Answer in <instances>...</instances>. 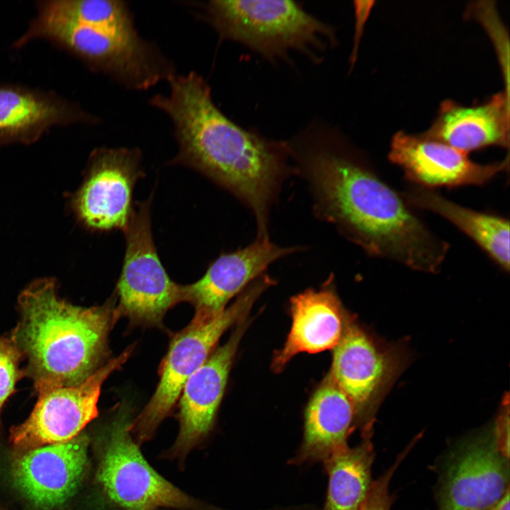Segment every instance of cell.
I'll list each match as a JSON object with an SVG mask.
<instances>
[{
    "label": "cell",
    "instance_id": "7",
    "mask_svg": "<svg viewBox=\"0 0 510 510\" xmlns=\"http://www.w3.org/2000/svg\"><path fill=\"white\" fill-rule=\"evenodd\" d=\"M152 200L151 195L134 205L123 230L125 252L116 286L119 304L115 313L131 323L158 327L183 297L182 285L170 278L157 251L151 228Z\"/></svg>",
    "mask_w": 510,
    "mask_h": 510
},
{
    "label": "cell",
    "instance_id": "27",
    "mask_svg": "<svg viewBox=\"0 0 510 510\" xmlns=\"http://www.w3.org/2000/svg\"><path fill=\"white\" fill-rule=\"evenodd\" d=\"M490 510H509V489L506 492L502 499Z\"/></svg>",
    "mask_w": 510,
    "mask_h": 510
},
{
    "label": "cell",
    "instance_id": "15",
    "mask_svg": "<svg viewBox=\"0 0 510 510\" xmlns=\"http://www.w3.org/2000/svg\"><path fill=\"white\" fill-rule=\"evenodd\" d=\"M88 442L85 434H79L65 442L27 450L12 463L14 484L40 507L63 503L74 493L82 478Z\"/></svg>",
    "mask_w": 510,
    "mask_h": 510
},
{
    "label": "cell",
    "instance_id": "24",
    "mask_svg": "<svg viewBox=\"0 0 510 510\" xmlns=\"http://www.w3.org/2000/svg\"><path fill=\"white\" fill-rule=\"evenodd\" d=\"M412 444L407 447L395 463L376 481L373 482L370 492L360 510H390L392 498L389 493L390 481L400 463L409 452Z\"/></svg>",
    "mask_w": 510,
    "mask_h": 510
},
{
    "label": "cell",
    "instance_id": "21",
    "mask_svg": "<svg viewBox=\"0 0 510 510\" xmlns=\"http://www.w3.org/2000/svg\"><path fill=\"white\" fill-rule=\"evenodd\" d=\"M408 204L435 212L465 233L503 270H509V221L455 203L429 188L415 186L402 194Z\"/></svg>",
    "mask_w": 510,
    "mask_h": 510
},
{
    "label": "cell",
    "instance_id": "5",
    "mask_svg": "<svg viewBox=\"0 0 510 510\" xmlns=\"http://www.w3.org/2000/svg\"><path fill=\"white\" fill-rule=\"evenodd\" d=\"M204 16L222 40L248 47L271 60L290 50L315 57L335 43L329 25L292 1L213 0L203 6Z\"/></svg>",
    "mask_w": 510,
    "mask_h": 510
},
{
    "label": "cell",
    "instance_id": "12",
    "mask_svg": "<svg viewBox=\"0 0 510 510\" xmlns=\"http://www.w3.org/2000/svg\"><path fill=\"white\" fill-rule=\"evenodd\" d=\"M334 348L329 378L352 402L363 436H371L379 402L400 369L398 356L378 345L350 319Z\"/></svg>",
    "mask_w": 510,
    "mask_h": 510
},
{
    "label": "cell",
    "instance_id": "19",
    "mask_svg": "<svg viewBox=\"0 0 510 510\" xmlns=\"http://www.w3.org/2000/svg\"><path fill=\"white\" fill-rule=\"evenodd\" d=\"M291 329L283 348L273 361L280 370L295 355L318 353L334 348L339 342L346 317L331 284L319 290L307 289L290 300Z\"/></svg>",
    "mask_w": 510,
    "mask_h": 510
},
{
    "label": "cell",
    "instance_id": "18",
    "mask_svg": "<svg viewBox=\"0 0 510 510\" xmlns=\"http://www.w3.org/2000/svg\"><path fill=\"white\" fill-rule=\"evenodd\" d=\"M246 327L242 320L228 341L212 353L183 385L180 395L177 447L193 446L210 430Z\"/></svg>",
    "mask_w": 510,
    "mask_h": 510
},
{
    "label": "cell",
    "instance_id": "20",
    "mask_svg": "<svg viewBox=\"0 0 510 510\" xmlns=\"http://www.w3.org/2000/svg\"><path fill=\"white\" fill-rule=\"evenodd\" d=\"M355 419L352 402L329 377L307 406L303 440L295 461L324 463L348 446L347 438Z\"/></svg>",
    "mask_w": 510,
    "mask_h": 510
},
{
    "label": "cell",
    "instance_id": "17",
    "mask_svg": "<svg viewBox=\"0 0 510 510\" xmlns=\"http://www.w3.org/2000/svg\"><path fill=\"white\" fill-rule=\"evenodd\" d=\"M509 94L498 92L487 101L463 106L452 100L441 103L424 136L468 154L490 146H509Z\"/></svg>",
    "mask_w": 510,
    "mask_h": 510
},
{
    "label": "cell",
    "instance_id": "1",
    "mask_svg": "<svg viewBox=\"0 0 510 510\" xmlns=\"http://www.w3.org/2000/svg\"><path fill=\"white\" fill-rule=\"evenodd\" d=\"M289 146L318 217L369 255L438 271L448 244L431 232L402 196L334 130L311 128Z\"/></svg>",
    "mask_w": 510,
    "mask_h": 510
},
{
    "label": "cell",
    "instance_id": "14",
    "mask_svg": "<svg viewBox=\"0 0 510 510\" xmlns=\"http://www.w3.org/2000/svg\"><path fill=\"white\" fill-rule=\"evenodd\" d=\"M300 249L280 246L268 237H257L244 248L220 254L199 280L182 285L183 301L194 306V319L212 318L225 309L230 299L264 274L269 265Z\"/></svg>",
    "mask_w": 510,
    "mask_h": 510
},
{
    "label": "cell",
    "instance_id": "23",
    "mask_svg": "<svg viewBox=\"0 0 510 510\" xmlns=\"http://www.w3.org/2000/svg\"><path fill=\"white\" fill-rule=\"evenodd\" d=\"M21 357L11 337L0 336V411L22 375L19 369Z\"/></svg>",
    "mask_w": 510,
    "mask_h": 510
},
{
    "label": "cell",
    "instance_id": "11",
    "mask_svg": "<svg viewBox=\"0 0 510 510\" xmlns=\"http://www.w3.org/2000/svg\"><path fill=\"white\" fill-rule=\"evenodd\" d=\"M509 459L499 449L494 428L464 441L443 471L438 510H490L509 489Z\"/></svg>",
    "mask_w": 510,
    "mask_h": 510
},
{
    "label": "cell",
    "instance_id": "22",
    "mask_svg": "<svg viewBox=\"0 0 510 510\" xmlns=\"http://www.w3.org/2000/svg\"><path fill=\"white\" fill-rule=\"evenodd\" d=\"M374 448L370 437L340 450L324 463L329 477L324 510H360L373 482Z\"/></svg>",
    "mask_w": 510,
    "mask_h": 510
},
{
    "label": "cell",
    "instance_id": "9",
    "mask_svg": "<svg viewBox=\"0 0 510 510\" xmlns=\"http://www.w3.org/2000/svg\"><path fill=\"white\" fill-rule=\"evenodd\" d=\"M133 346L108 361L76 386L49 387L37 390L38 399L30 415L11 430L18 448H33L69 441L98 414L97 403L106 379L128 359Z\"/></svg>",
    "mask_w": 510,
    "mask_h": 510
},
{
    "label": "cell",
    "instance_id": "4",
    "mask_svg": "<svg viewBox=\"0 0 510 510\" xmlns=\"http://www.w3.org/2000/svg\"><path fill=\"white\" fill-rule=\"evenodd\" d=\"M21 321L11 336L28 360L36 391L76 386L102 366L109 332L118 319L113 300L83 307L60 298L50 278L35 281L19 295Z\"/></svg>",
    "mask_w": 510,
    "mask_h": 510
},
{
    "label": "cell",
    "instance_id": "16",
    "mask_svg": "<svg viewBox=\"0 0 510 510\" xmlns=\"http://www.w3.org/2000/svg\"><path fill=\"white\" fill-rule=\"evenodd\" d=\"M97 120L77 104L52 91L0 84V145L29 144L52 127Z\"/></svg>",
    "mask_w": 510,
    "mask_h": 510
},
{
    "label": "cell",
    "instance_id": "26",
    "mask_svg": "<svg viewBox=\"0 0 510 510\" xmlns=\"http://www.w3.org/2000/svg\"><path fill=\"white\" fill-rule=\"evenodd\" d=\"M494 428L497 445L501 453L509 458V407H504Z\"/></svg>",
    "mask_w": 510,
    "mask_h": 510
},
{
    "label": "cell",
    "instance_id": "2",
    "mask_svg": "<svg viewBox=\"0 0 510 510\" xmlns=\"http://www.w3.org/2000/svg\"><path fill=\"white\" fill-rule=\"evenodd\" d=\"M167 81L169 93L153 96L149 103L173 123L178 152L171 163L198 171L232 193L251 211L258 237H268L272 204L295 170L289 164V144L232 121L198 73L174 74Z\"/></svg>",
    "mask_w": 510,
    "mask_h": 510
},
{
    "label": "cell",
    "instance_id": "6",
    "mask_svg": "<svg viewBox=\"0 0 510 510\" xmlns=\"http://www.w3.org/2000/svg\"><path fill=\"white\" fill-rule=\"evenodd\" d=\"M273 283L268 275L259 276L220 314L210 319L193 318L186 327L174 335L160 367L157 389L136 424L131 425L141 439L150 436L169 414L187 380L207 360L225 332L244 319L256 300Z\"/></svg>",
    "mask_w": 510,
    "mask_h": 510
},
{
    "label": "cell",
    "instance_id": "13",
    "mask_svg": "<svg viewBox=\"0 0 510 510\" xmlns=\"http://www.w3.org/2000/svg\"><path fill=\"white\" fill-rule=\"evenodd\" d=\"M388 158L402 168L407 179L429 189L482 185L507 171L509 164V154L500 162L478 164L445 143L404 131L392 137Z\"/></svg>",
    "mask_w": 510,
    "mask_h": 510
},
{
    "label": "cell",
    "instance_id": "10",
    "mask_svg": "<svg viewBox=\"0 0 510 510\" xmlns=\"http://www.w3.org/2000/svg\"><path fill=\"white\" fill-rule=\"evenodd\" d=\"M128 414L112 423L97 477L108 497L132 510L157 506L185 507L188 497L159 475L145 460L133 441Z\"/></svg>",
    "mask_w": 510,
    "mask_h": 510
},
{
    "label": "cell",
    "instance_id": "3",
    "mask_svg": "<svg viewBox=\"0 0 510 510\" xmlns=\"http://www.w3.org/2000/svg\"><path fill=\"white\" fill-rule=\"evenodd\" d=\"M18 48L45 39L90 69L131 89L146 90L174 74L156 45L137 33L128 6L115 0L39 1Z\"/></svg>",
    "mask_w": 510,
    "mask_h": 510
},
{
    "label": "cell",
    "instance_id": "25",
    "mask_svg": "<svg viewBox=\"0 0 510 510\" xmlns=\"http://www.w3.org/2000/svg\"><path fill=\"white\" fill-rule=\"evenodd\" d=\"M373 1H355V15H356V30L354 35V42L352 54L351 56V64H353L356 60V56L357 55L356 50H358V46L361 37L363 33L362 28H363L366 18H368L370 10L373 7Z\"/></svg>",
    "mask_w": 510,
    "mask_h": 510
},
{
    "label": "cell",
    "instance_id": "8",
    "mask_svg": "<svg viewBox=\"0 0 510 510\" xmlns=\"http://www.w3.org/2000/svg\"><path fill=\"white\" fill-rule=\"evenodd\" d=\"M141 162L136 148L101 147L91 153L72 198L73 210L86 227L99 232L125 229L134 210V188L144 176Z\"/></svg>",
    "mask_w": 510,
    "mask_h": 510
}]
</instances>
